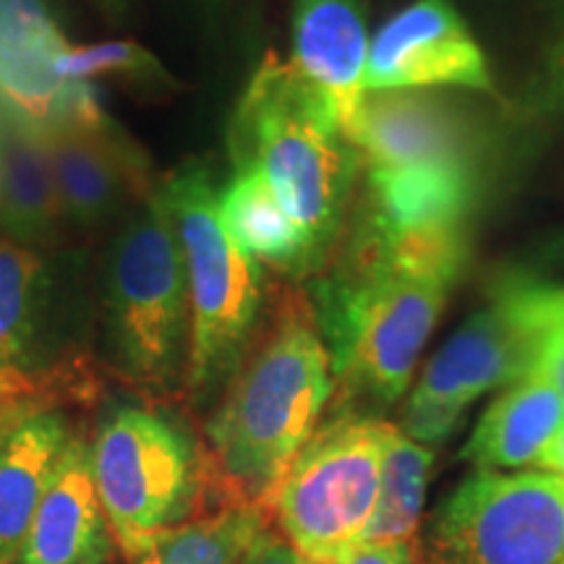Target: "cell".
<instances>
[{"label":"cell","instance_id":"6da1fadb","mask_svg":"<svg viewBox=\"0 0 564 564\" xmlns=\"http://www.w3.org/2000/svg\"><path fill=\"white\" fill-rule=\"evenodd\" d=\"M465 259L468 236L390 241L358 228L345 262L312 299L340 411L403 398Z\"/></svg>","mask_w":564,"mask_h":564},{"label":"cell","instance_id":"7a4b0ae2","mask_svg":"<svg viewBox=\"0 0 564 564\" xmlns=\"http://www.w3.org/2000/svg\"><path fill=\"white\" fill-rule=\"evenodd\" d=\"M333 392V361L312 295L285 288L274 295L270 312H262L228 392L207 423L202 470L223 505L270 510L274 489L312 440Z\"/></svg>","mask_w":564,"mask_h":564},{"label":"cell","instance_id":"3957f363","mask_svg":"<svg viewBox=\"0 0 564 564\" xmlns=\"http://www.w3.org/2000/svg\"><path fill=\"white\" fill-rule=\"evenodd\" d=\"M228 150L232 171L270 183L319 267L340 236L358 165L327 97L293 61L267 53L230 118Z\"/></svg>","mask_w":564,"mask_h":564},{"label":"cell","instance_id":"277c9868","mask_svg":"<svg viewBox=\"0 0 564 564\" xmlns=\"http://www.w3.org/2000/svg\"><path fill=\"white\" fill-rule=\"evenodd\" d=\"M178 236L186 264L192 337L186 387L207 398L230 382L264 312L259 262L230 238L220 194L202 162H186L158 188Z\"/></svg>","mask_w":564,"mask_h":564},{"label":"cell","instance_id":"5b68a950","mask_svg":"<svg viewBox=\"0 0 564 564\" xmlns=\"http://www.w3.org/2000/svg\"><path fill=\"white\" fill-rule=\"evenodd\" d=\"M394 423L337 411L303 444L270 499V518L306 564H335L364 541Z\"/></svg>","mask_w":564,"mask_h":564},{"label":"cell","instance_id":"8992f818","mask_svg":"<svg viewBox=\"0 0 564 564\" xmlns=\"http://www.w3.org/2000/svg\"><path fill=\"white\" fill-rule=\"evenodd\" d=\"M105 308L121 369L152 390L171 387L188 361L192 303L178 236L160 192L112 243Z\"/></svg>","mask_w":564,"mask_h":564},{"label":"cell","instance_id":"52a82bcc","mask_svg":"<svg viewBox=\"0 0 564 564\" xmlns=\"http://www.w3.org/2000/svg\"><path fill=\"white\" fill-rule=\"evenodd\" d=\"M552 285L514 280L434 352L403 411V432L421 444L447 442L486 392L533 369Z\"/></svg>","mask_w":564,"mask_h":564},{"label":"cell","instance_id":"ba28073f","mask_svg":"<svg viewBox=\"0 0 564 564\" xmlns=\"http://www.w3.org/2000/svg\"><path fill=\"white\" fill-rule=\"evenodd\" d=\"M89 449L97 497L129 560L154 535L186 523L199 502L202 455L178 423L150 408H116Z\"/></svg>","mask_w":564,"mask_h":564},{"label":"cell","instance_id":"9c48e42d","mask_svg":"<svg viewBox=\"0 0 564 564\" xmlns=\"http://www.w3.org/2000/svg\"><path fill=\"white\" fill-rule=\"evenodd\" d=\"M415 564H562L564 481L476 470L429 518Z\"/></svg>","mask_w":564,"mask_h":564},{"label":"cell","instance_id":"30bf717a","mask_svg":"<svg viewBox=\"0 0 564 564\" xmlns=\"http://www.w3.org/2000/svg\"><path fill=\"white\" fill-rule=\"evenodd\" d=\"M468 87L494 91L489 63L453 0H413L373 34L366 91Z\"/></svg>","mask_w":564,"mask_h":564},{"label":"cell","instance_id":"8fae6325","mask_svg":"<svg viewBox=\"0 0 564 564\" xmlns=\"http://www.w3.org/2000/svg\"><path fill=\"white\" fill-rule=\"evenodd\" d=\"M348 141L369 167H478L474 126L426 89L366 91Z\"/></svg>","mask_w":564,"mask_h":564},{"label":"cell","instance_id":"7c38bea8","mask_svg":"<svg viewBox=\"0 0 564 564\" xmlns=\"http://www.w3.org/2000/svg\"><path fill=\"white\" fill-rule=\"evenodd\" d=\"M66 223L100 228L131 202L144 204L152 188L150 160L116 121L66 126L45 137Z\"/></svg>","mask_w":564,"mask_h":564},{"label":"cell","instance_id":"4fadbf2b","mask_svg":"<svg viewBox=\"0 0 564 564\" xmlns=\"http://www.w3.org/2000/svg\"><path fill=\"white\" fill-rule=\"evenodd\" d=\"M66 51L42 0H0V105L9 121L40 139L61 129L79 84L61 76Z\"/></svg>","mask_w":564,"mask_h":564},{"label":"cell","instance_id":"5bb4252c","mask_svg":"<svg viewBox=\"0 0 564 564\" xmlns=\"http://www.w3.org/2000/svg\"><path fill=\"white\" fill-rule=\"evenodd\" d=\"M55 293V270L37 249L0 241V394L45 405L58 387V377L42 369Z\"/></svg>","mask_w":564,"mask_h":564},{"label":"cell","instance_id":"9a60e30c","mask_svg":"<svg viewBox=\"0 0 564 564\" xmlns=\"http://www.w3.org/2000/svg\"><path fill=\"white\" fill-rule=\"evenodd\" d=\"M478 202V167H369L361 228L379 238L468 236Z\"/></svg>","mask_w":564,"mask_h":564},{"label":"cell","instance_id":"2e32d148","mask_svg":"<svg viewBox=\"0 0 564 564\" xmlns=\"http://www.w3.org/2000/svg\"><path fill=\"white\" fill-rule=\"evenodd\" d=\"M112 549L116 535L97 497L89 442L70 436L17 564H110Z\"/></svg>","mask_w":564,"mask_h":564},{"label":"cell","instance_id":"e0dca14e","mask_svg":"<svg viewBox=\"0 0 564 564\" xmlns=\"http://www.w3.org/2000/svg\"><path fill=\"white\" fill-rule=\"evenodd\" d=\"M369 47L364 0H293V66L333 105L345 139L366 95Z\"/></svg>","mask_w":564,"mask_h":564},{"label":"cell","instance_id":"ac0fdd59","mask_svg":"<svg viewBox=\"0 0 564 564\" xmlns=\"http://www.w3.org/2000/svg\"><path fill=\"white\" fill-rule=\"evenodd\" d=\"M70 436L66 419L47 405L30 408L0 432V564H17Z\"/></svg>","mask_w":564,"mask_h":564},{"label":"cell","instance_id":"d6986e66","mask_svg":"<svg viewBox=\"0 0 564 564\" xmlns=\"http://www.w3.org/2000/svg\"><path fill=\"white\" fill-rule=\"evenodd\" d=\"M564 426V400L541 377H523L486 408L460 457L476 470L535 465Z\"/></svg>","mask_w":564,"mask_h":564},{"label":"cell","instance_id":"ffe728a7","mask_svg":"<svg viewBox=\"0 0 564 564\" xmlns=\"http://www.w3.org/2000/svg\"><path fill=\"white\" fill-rule=\"evenodd\" d=\"M66 223L45 139L6 118L0 133V225L11 241L45 246Z\"/></svg>","mask_w":564,"mask_h":564},{"label":"cell","instance_id":"44dd1931","mask_svg":"<svg viewBox=\"0 0 564 564\" xmlns=\"http://www.w3.org/2000/svg\"><path fill=\"white\" fill-rule=\"evenodd\" d=\"M220 217L232 241L257 262L288 274H306L316 267L303 230L257 171L232 173L220 194Z\"/></svg>","mask_w":564,"mask_h":564},{"label":"cell","instance_id":"7402d4cb","mask_svg":"<svg viewBox=\"0 0 564 564\" xmlns=\"http://www.w3.org/2000/svg\"><path fill=\"white\" fill-rule=\"evenodd\" d=\"M267 523L270 510L262 505H220L154 535L129 564H241Z\"/></svg>","mask_w":564,"mask_h":564},{"label":"cell","instance_id":"603a6c76","mask_svg":"<svg viewBox=\"0 0 564 564\" xmlns=\"http://www.w3.org/2000/svg\"><path fill=\"white\" fill-rule=\"evenodd\" d=\"M434 453L394 426L387 440L377 507L361 544H413L419 535Z\"/></svg>","mask_w":564,"mask_h":564},{"label":"cell","instance_id":"cb8c5ba5","mask_svg":"<svg viewBox=\"0 0 564 564\" xmlns=\"http://www.w3.org/2000/svg\"><path fill=\"white\" fill-rule=\"evenodd\" d=\"M61 76L66 82H89L97 76H118V79L133 82L139 87H165L167 70L160 61L137 45V42H100V45L70 47L63 53L58 63Z\"/></svg>","mask_w":564,"mask_h":564},{"label":"cell","instance_id":"d4e9b609","mask_svg":"<svg viewBox=\"0 0 564 564\" xmlns=\"http://www.w3.org/2000/svg\"><path fill=\"white\" fill-rule=\"evenodd\" d=\"M528 377H541L564 400V288H554Z\"/></svg>","mask_w":564,"mask_h":564},{"label":"cell","instance_id":"484cf974","mask_svg":"<svg viewBox=\"0 0 564 564\" xmlns=\"http://www.w3.org/2000/svg\"><path fill=\"white\" fill-rule=\"evenodd\" d=\"M533 108L541 118L564 116V13L552 47H549L544 74L533 91Z\"/></svg>","mask_w":564,"mask_h":564},{"label":"cell","instance_id":"4316f807","mask_svg":"<svg viewBox=\"0 0 564 564\" xmlns=\"http://www.w3.org/2000/svg\"><path fill=\"white\" fill-rule=\"evenodd\" d=\"M241 564H306L301 560V554L288 544L285 539L278 531H270L264 528L262 533L257 535L249 554L243 556Z\"/></svg>","mask_w":564,"mask_h":564},{"label":"cell","instance_id":"83f0119b","mask_svg":"<svg viewBox=\"0 0 564 564\" xmlns=\"http://www.w3.org/2000/svg\"><path fill=\"white\" fill-rule=\"evenodd\" d=\"M335 564H415L413 544H358Z\"/></svg>","mask_w":564,"mask_h":564},{"label":"cell","instance_id":"f1b7e54d","mask_svg":"<svg viewBox=\"0 0 564 564\" xmlns=\"http://www.w3.org/2000/svg\"><path fill=\"white\" fill-rule=\"evenodd\" d=\"M539 470H546V474L560 476L564 481V426L560 429V434L554 436V442L549 444L546 453L539 457Z\"/></svg>","mask_w":564,"mask_h":564},{"label":"cell","instance_id":"f546056e","mask_svg":"<svg viewBox=\"0 0 564 564\" xmlns=\"http://www.w3.org/2000/svg\"><path fill=\"white\" fill-rule=\"evenodd\" d=\"M30 408H37V403H26V400H17V398H9V394H0V432H3L6 426L13 419H19L21 413H26Z\"/></svg>","mask_w":564,"mask_h":564},{"label":"cell","instance_id":"4dcf8cb0","mask_svg":"<svg viewBox=\"0 0 564 564\" xmlns=\"http://www.w3.org/2000/svg\"><path fill=\"white\" fill-rule=\"evenodd\" d=\"M95 3L100 6V11L105 13V17L118 21V19H123L126 13H129L133 0H95Z\"/></svg>","mask_w":564,"mask_h":564},{"label":"cell","instance_id":"1f68e13d","mask_svg":"<svg viewBox=\"0 0 564 564\" xmlns=\"http://www.w3.org/2000/svg\"><path fill=\"white\" fill-rule=\"evenodd\" d=\"M3 123H6V112L0 108V133H3Z\"/></svg>","mask_w":564,"mask_h":564},{"label":"cell","instance_id":"d6a6232c","mask_svg":"<svg viewBox=\"0 0 564 564\" xmlns=\"http://www.w3.org/2000/svg\"><path fill=\"white\" fill-rule=\"evenodd\" d=\"M562 564H564V560H562Z\"/></svg>","mask_w":564,"mask_h":564}]
</instances>
